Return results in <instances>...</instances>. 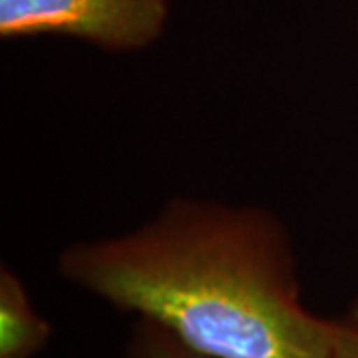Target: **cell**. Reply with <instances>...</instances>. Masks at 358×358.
<instances>
[{"label":"cell","mask_w":358,"mask_h":358,"mask_svg":"<svg viewBox=\"0 0 358 358\" xmlns=\"http://www.w3.org/2000/svg\"><path fill=\"white\" fill-rule=\"evenodd\" d=\"M62 279L207 358H329L341 324L301 296L291 233L259 205L173 197L58 257Z\"/></svg>","instance_id":"cell-1"},{"label":"cell","mask_w":358,"mask_h":358,"mask_svg":"<svg viewBox=\"0 0 358 358\" xmlns=\"http://www.w3.org/2000/svg\"><path fill=\"white\" fill-rule=\"evenodd\" d=\"M167 22V0H0L4 40L62 36L131 54L155 44Z\"/></svg>","instance_id":"cell-2"},{"label":"cell","mask_w":358,"mask_h":358,"mask_svg":"<svg viewBox=\"0 0 358 358\" xmlns=\"http://www.w3.org/2000/svg\"><path fill=\"white\" fill-rule=\"evenodd\" d=\"M52 324L38 315L22 279L0 267V358H34L50 343Z\"/></svg>","instance_id":"cell-3"},{"label":"cell","mask_w":358,"mask_h":358,"mask_svg":"<svg viewBox=\"0 0 358 358\" xmlns=\"http://www.w3.org/2000/svg\"><path fill=\"white\" fill-rule=\"evenodd\" d=\"M131 355L134 358H207L187 348L176 336L148 320H140L136 329L131 341Z\"/></svg>","instance_id":"cell-4"},{"label":"cell","mask_w":358,"mask_h":358,"mask_svg":"<svg viewBox=\"0 0 358 358\" xmlns=\"http://www.w3.org/2000/svg\"><path fill=\"white\" fill-rule=\"evenodd\" d=\"M338 338L329 358H358V305L338 317Z\"/></svg>","instance_id":"cell-5"}]
</instances>
